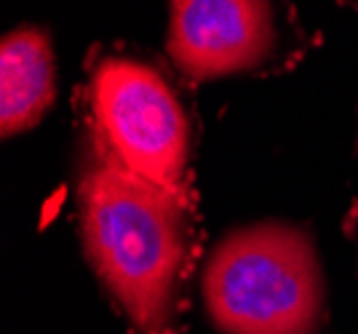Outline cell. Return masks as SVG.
I'll return each mask as SVG.
<instances>
[{"label": "cell", "mask_w": 358, "mask_h": 334, "mask_svg": "<svg viewBox=\"0 0 358 334\" xmlns=\"http://www.w3.org/2000/svg\"><path fill=\"white\" fill-rule=\"evenodd\" d=\"M57 99L54 48L43 30L19 27L0 41V131L16 137L43 121Z\"/></svg>", "instance_id": "5"}, {"label": "cell", "mask_w": 358, "mask_h": 334, "mask_svg": "<svg viewBox=\"0 0 358 334\" xmlns=\"http://www.w3.org/2000/svg\"><path fill=\"white\" fill-rule=\"evenodd\" d=\"M89 139L131 174L190 193L193 126L169 78L145 59L105 54L86 86Z\"/></svg>", "instance_id": "3"}, {"label": "cell", "mask_w": 358, "mask_h": 334, "mask_svg": "<svg viewBox=\"0 0 358 334\" xmlns=\"http://www.w3.org/2000/svg\"><path fill=\"white\" fill-rule=\"evenodd\" d=\"M201 294L222 334H318L327 316L313 238L278 219L238 228L214 243Z\"/></svg>", "instance_id": "2"}, {"label": "cell", "mask_w": 358, "mask_h": 334, "mask_svg": "<svg viewBox=\"0 0 358 334\" xmlns=\"http://www.w3.org/2000/svg\"><path fill=\"white\" fill-rule=\"evenodd\" d=\"M75 198L83 254L126 321V332H185L198 254L190 193L136 177L89 139Z\"/></svg>", "instance_id": "1"}, {"label": "cell", "mask_w": 358, "mask_h": 334, "mask_svg": "<svg viewBox=\"0 0 358 334\" xmlns=\"http://www.w3.org/2000/svg\"><path fill=\"white\" fill-rule=\"evenodd\" d=\"M278 43L270 0H171L166 51L195 83L252 73Z\"/></svg>", "instance_id": "4"}]
</instances>
